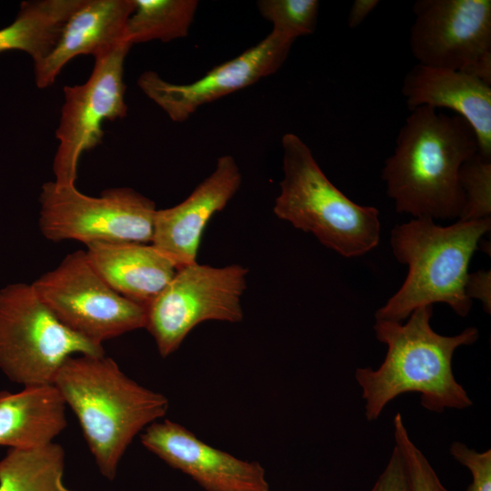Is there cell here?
<instances>
[{
    "instance_id": "cell-1",
    "label": "cell",
    "mask_w": 491,
    "mask_h": 491,
    "mask_svg": "<svg viewBox=\"0 0 491 491\" xmlns=\"http://www.w3.org/2000/svg\"><path fill=\"white\" fill-rule=\"evenodd\" d=\"M432 315L433 306H426L415 309L405 324L376 320L375 335L386 346V356L376 369L355 371L367 421L376 420L392 400L406 393L419 394L421 406L438 414L473 405L455 377L452 361L458 347L478 339V329L469 326L457 335L443 336L433 330Z\"/></svg>"
},
{
    "instance_id": "cell-2",
    "label": "cell",
    "mask_w": 491,
    "mask_h": 491,
    "mask_svg": "<svg viewBox=\"0 0 491 491\" xmlns=\"http://www.w3.org/2000/svg\"><path fill=\"white\" fill-rule=\"evenodd\" d=\"M476 153V135L462 117L426 105L410 110L382 169L396 212L458 220L465 206L460 168Z\"/></svg>"
},
{
    "instance_id": "cell-3",
    "label": "cell",
    "mask_w": 491,
    "mask_h": 491,
    "mask_svg": "<svg viewBox=\"0 0 491 491\" xmlns=\"http://www.w3.org/2000/svg\"><path fill=\"white\" fill-rule=\"evenodd\" d=\"M53 385L72 409L99 472L114 480L127 447L140 432L162 418L167 398L125 376L104 356L67 357Z\"/></svg>"
},
{
    "instance_id": "cell-4",
    "label": "cell",
    "mask_w": 491,
    "mask_h": 491,
    "mask_svg": "<svg viewBox=\"0 0 491 491\" xmlns=\"http://www.w3.org/2000/svg\"><path fill=\"white\" fill-rule=\"evenodd\" d=\"M491 219L457 220L442 226L428 217L396 225L390 244L396 260L407 266L400 288L378 308L376 320L403 322L416 308L446 304L466 317L472 307L465 293L470 260Z\"/></svg>"
},
{
    "instance_id": "cell-5",
    "label": "cell",
    "mask_w": 491,
    "mask_h": 491,
    "mask_svg": "<svg viewBox=\"0 0 491 491\" xmlns=\"http://www.w3.org/2000/svg\"><path fill=\"white\" fill-rule=\"evenodd\" d=\"M281 145L283 178L275 215L345 257L373 250L380 241L379 211L353 202L332 184L298 135L285 134Z\"/></svg>"
},
{
    "instance_id": "cell-6",
    "label": "cell",
    "mask_w": 491,
    "mask_h": 491,
    "mask_svg": "<svg viewBox=\"0 0 491 491\" xmlns=\"http://www.w3.org/2000/svg\"><path fill=\"white\" fill-rule=\"evenodd\" d=\"M104 356L95 344L64 326L32 285L0 289V369L25 387L53 385L72 356Z\"/></svg>"
},
{
    "instance_id": "cell-7",
    "label": "cell",
    "mask_w": 491,
    "mask_h": 491,
    "mask_svg": "<svg viewBox=\"0 0 491 491\" xmlns=\"http://www.w3.org/2000/svg\"><path fill=\"white\" fill-rule=\"evenodd\" d=\"M39 228L51 241L152 242L155 203L129 187L90 196L75 185L45 183L39 195Z\"/></svg>"
},
{
    "instance_id": "cell-8",
    "label": "cell",
    "mask_w": 491,
    "mask_h": 491,
    "mask_svg": "<svg viewBox=\"0 0 491 491\" xmlns=\"http://www.w3.org/2000/svg\"><path fill=\"white\" fill-rule=\"evenodd\" d=\"M247 268L214 267L197 262L177 269L162 292L146 306L145 328L162 357L173 354L197 325L207 320L243 319L241 298Z\"/></svg>"
},
{
    "instance_id": "cell-9",
    "label": "cell",
    "mask_w": 491,
    "mask_h": 491,
    "mask_svg": "<svg viewBox=\"0 0 491 491\" xmlns=\"http://www.w3.org/2000/svg\"><path fill=\"white\" fill-rule=\"evenodd\" d=\"M31 285L64 326L95 344L145 327L146 306L111 288L92 267L85 251L68 254Z\"/></svg>"
},
{
    "instance_id": "cell-10",
    "label": "cell",
    "mask_w": 491,
    "mask_h": 491,
    "mask_svg": "<svg viewBox=\"0 0 491 491\" xmlns=\"http://www.w3.org/2000/svg\"><path fill=\"white\" fill-rule=\"evenodd\" d=\"M409 45L417 64L491 85V1L417 0Z\"/></svg>"
},
{
    "instance_id": "cell-11",
    "label": "cell",
    "mask_w": 491,
    "mask_h": 491,
    "mask_svg": "<svg viewBox=\"0 0 491 491\" xmlns=\"http://www.w3.org/2000/svg\"><path fill=\"white\" fill-rule=\"evenodd\" d=\"M131 46L122 44L94 57L88 79L64 87L65 100L55 130L58 146L53 161L55 184L75 185L81 155L100 144L103 123L127 115L124 64Z\"/></svg>"
},
{
    "instance_id": "cell-12",
    "label": "cell",
    "mask_w": 491,
    "mask_h": 491,
    "mask_svg": "<svg viewBox=\"0 0 491 491\" xmlns=\"http://www.w3.org/2000/svg\"><path fill=\"white\" fill-rule=\"evenodd\" d=\"M293 43L271 31L256 45L192 83H170L154 71H145L137 85L172 121L185 122L201 106L275 74L286 60Z\"/></svg>"
},
{
    "instance_id": "cell-13",
    "label": "cell",
    "mask_w": 491,
    "mask_h": 491,
    "mask_svg": "<svg viewBox=\"0 0 491 491\" xmlns=\"http://www.w3.org/2000/svg\"><path fill=\"white\" fill-rule=\"evenodd\" d=\"M140 441L147 450L190 476L206 491H269L260 464L213 447L173 421L152 423L141 434Z\"/></svg>"
},
{
    "instance_id": "cell-14",
    "label": "cell",
    "mask_w": 491,
    "mask_h": 491,
    "mask_svg": "<svg viewBox=\"0 0 491 491\" xmlns=\"http://www.w3.org/2000/svg\"><path fill=\"white\" fill-rule=\"evenodd\" d=\"M242 175L232 155L220 156L213 172L178 205L157 209L151 244L178 268L196 262L203 232L238 191Z\"/></svg>"
},
{
    "instance_id": "cell-15",
    "label": "cell",
    "mask_w": 491,
    "mask_h": 491,
    "mask_svg": "<svg viewBox=\"0 0 491 491\" xmlns=\"http://www.w3.org/2000/svg\"><path fill=\"white\" fill-rule=\"evenodd\" d=\"M135 7V0H81L66 20L54 48L34 65L36 85L39 88L51 85L63 67L75 56L95 57L122 44H129L127 22Z\"/></svg>"
},
{
    "instance_id": "cell-16",
    "label": "cell",
    "mask_w": 491,
    "mask_h": 491,
    "mask_svg": "<svg viewBox=\"0 0 491 491\" xmlns=\"http://www.w3.org/2000/svg\"><path fill=\"white\" fill-rule=\"evenodd\" d=\"M402 94L409 110L447 108L473 128L478 154L491 159V85L461 71L416 64L406 74Z\"/></svg>"
},
{
    "instance_id": "cell-17",
    "label": "cell",
    "mask_w": 491,
    "mask_h": 491,
    "mask_svg": "<svg viewBox=\"0 0 491 491\" xmlns=\"http://www.w3.org/2000/svg\"><path fill=\"white\" fill-rule=\"evenodd\" d=\"M86 247L87 259L103 280L122 296L145 306L177 271L152 244L95 242Z\"/></svg>"
},
{
    "instance_id": "cell-18",
    "label": "cell",
    "mask_w": 491,
    "mask_h": 491,
    "mask_svg": "<svg viewBox=\"0 0 491 491\" xmlns=\"http://www.w3.org/2000/svg\"><path fill=\"white\" fill-rule=\"evenodd\" d=\"M65 406L54 385L0 391V446L33 448L54 442L66 427Z\"/></svg>"
},
{
    "instance_id": "cell-19",
    "label": "cell",
    "mask_w": 491,
    "mask_h": 491,
    "mask_svg": "<svg viewBox=\"0 0 491 491\" xmlns=\"http://www.w3.org/2000/svg\"><path fill=\"white\" fill-rule=\"evenodd\" d=\"M75 7L74 0H33L20 5L14 22L0 29V53L20 50L34 65L54 48Z\"/></svg>"
},
{
    "instance_id": "cell-20",
    "label": "cell",
    "mask_w": 491,
    "mask_h": 491,
    "mask_svg": "<svg viewBox=\"0 0 491 491\" xmlns=\"http://www.w3.org/2000/svg\"><path fill=\"white\" fill-rule=\"evenodd\" d=\"M65 454L52 442L10 448L0 460V491H75L64 483Z\"/></svg>"
},
{
    "instance_id": "cell-21",
    "label": "cell",
    "mask_w": 491,
    "mask_h": 491,
    "mask_svg": "<svg viewBox=\"0 0 491 491\" xmlns=\"http://www.w3.org/2000/svg\"><path fill=\"white\" fill-rule=\"evenodd\" d=\"M135 4L126 28L131 45L187 36L198 7L196 0H135Z\"/></svg>"
},
{
    "instance_id": "cell-22",
    "label": "cell",
    "mask_w": 491,
    "mask_h": 491,
    "mask_svg": "<svg viewBox=\"0 0 491 491\" xmlns=\"http://www.w3.org/2000/svg\"><path fill=\"white\" fill-rule=\"evenodd\" d=\"M260 15L272 25V32L296 40L315 32L319 2L317 0H260Z\"/></svg>"
},
{
    "instance_id": "cell-23",
    "label": "cell",
    "mask_w": 491,
    "mask_h": 491,
    "mask_svg": "<svg viewBox=\"0 0 491 491\" xmlns=\"http://www.w3.org/2000/svg\"><path fill=\"white\" fill-rule=\"evenodd\" d=\"M465 206L458 220L491 219V159L476 153L459 172Z\"/></svg>"
},
{
    "instance_id": "cell-24",
    "label": "cell",
    "mask_w": 491,
    "mask_h": 491,
    "mask_svg": "<svg viewBox=\"0 0 491 491\" xmlns=\"http://www.w3.org/2000/svg\"><path fill=\"white\" fill-rule=\"evenodd\" d=\"M393 426L395 446L403 458L411 491H448L426 456L411 439L400 413L395 416Z\"/></svg>"
},
{
    "instance_id": "cell-25",
    "label": "cell",
    "mask_w": 491,
    "mask_h": 491,
    "mask_svg": "<svg viewBox=\"0 0 491 491\" xmlns=\"http://www.w3.org/2000/svg\"><path fill=\"white\" fill-rule=\"evenodd\" d=\"M449 453L455 460L470 472L472 480L466 491H491V450L478 452L466 444L456 441Z\"/></svg>"
},
{
    "instance_id": "cell-26",
    "label": "cell",
    "mask_w": 491,
    "mask_h": 491,
    "mask_svg": "<svg viewBox=\"0 0 491 491\" xmlns=\"http://www.w3.org/2000/svg\"><path fill=\"white\" fill-rule=\"evenodd\" d=\"M370 491H411L403 458L396 446Z\"/></svg>"
},
{
    "instance_id": "cell-27",
    "label": "cell",
    "mask_w": 491,
    "mask_h": 491,
    "mask_svg": "<svg viewBox=\"0 0 491 491\" xmlns=\"http://www.w3.org/2000/svg\"><path fill=\"white\" fill-rule=\"evenodd\" d=\"M491 275L490 271L478 270L474 273H468L466 284L465 293L472 300L476 299L482 303L484 310L490 314L491 312Z\"/></svg>"
},
{
    "instance_id": "cell-28",
    "label": "cell",
    "mask_w": 491,
    "mask_h": 491,
    "mask_svg": "<svg viewBox=\"0 0 491 491\" xmlns=\"http://www.w3.org/2000/svg\"><path fill=\"white\" fill-rule=\"evenodd\" d=\"M379 5L378 0H355L349 10L347 25L354 29L358 27L366 16Z\"/></svg>"
}]
</instances>
